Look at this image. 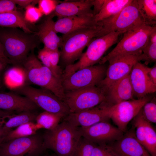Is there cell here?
<instances>
[{
	"mask_svg": "<svg viewBox=\"0 0 156 156\" xmlns=\"http://www.w3.org/2000/svg\"><path fill=\"white\" fill-rule=\"evenodd\" d=\"M0 42L10 64L23 67L29 54L41 42L35 32H26L18 28L0 27Z\"/></svg>",
	"mask_w": 156,
	"mask_h": 156,
	"instance_id": "1",
	"label": "cell"
},
{
	"mask_svg": "<svg viewBox=\"0 0 156 156\" xmlns=\"http://www.w3.org/2000/svg\"><path fill=\"white\" fill-rule=\"evenodd\" d=\"M81 137L79 127L64 120L44 134L43 145L57 156H73Z\"/></svg>",
	"mask_w": 156,
	"mask_h": 156,
	"instance_id": "2",
	"label": "cell"
},
{
	"mask_svg": "<svg viewBox=\"0 0 156 156\" xmlns=\"http://www.w3.org/2000/svg\"><path fill=\"white\" fill-rule=\"evenodd\" d=\"M155 29L156 26L142 23L128 30L123 33V37L115 48L102 58L99 64H105L109 60L120 56L141 54L148 42L149 35Z\"/></svg>",
	"mask_w": 156,
	"mask_h": 156,
	"instance_id": "3",
	"label": "cell"
},
{
	"mask_svg": "<svg viewBox=\"0 0 156 156\" xmlns=\"http://www.w3.org/2000/svg\"><path fill=\"white\" fill-rule=\"evenodd\" d=\"M23 67L26 75V84H34L48 90L63 101L64 91L62 81L42 64L33 52L29 54Z\"/></svg>",
	"mask_w": 156,
	"mask_h": 156,
	"instance_id": "4",
	"label": "cell"
},
{
	"mask_svg": "<svg viewBox=\"0 0 156 156\" xmlns=\"http://www.w3.org/2000/svg\"><path fill=\"white\" fill-rule=\"evenodd\" d=\"M123 33L121 31H113L93 39L79 61L75 64L66 66L63 71L62 78L83 68L99 63L108 49L118 42L119 36Z\"/></svg>",
	"mask_w": 156,
	"mask_h": 156,
	"instance_id": "5",
	"label": "cell"
},
{
	"mask_svg": "<svg viewBox=\"0 0 156 156\" xmlns=\"http://www.w3.org/2000/svg\"><path fill=\"white\" fill-rule=\"evenodd\" d=\"M101 28L100 25L95 27L80 29L62 35L60 56L62 62L66 66L74 64L75 61L79 59L84 49L93 39L96 38Z\"/></svg>",
	"mask_w": 156,
	"mask_h": 156,
	"instance_id": "6",
	"label": "cell"
},
{
	"mask_svg": "<svg viewBox=\"0 0 156 156\" xmlns=\"http://www.w3.org/2000/svg\"><path fill=\"white\" fill-rule=\"evenodd\" d=\"M11 90L30 99L39 108L62 118L70 113L66 104L50 91L42 88H36L25 84Z\"/></svg>",
	"mask_w": 156,
	"mask_h": 156,
	"instance_id": "7",
	"label": "cell"
},
{
	"mask_svg": "<svg viewBox=\"0 0 156 156\" xmlns=\"http://www.w3.org/2000/svg\"><path fill=\"white\" fill-rule=\"evenodd\" d=\"M98 22L102 28L96 38L113 31L124 33L136 25L144 23L139 11L137 0H132L117 14Z\"/></svg>",
	"mask_w": 156,
	"mask_h": 156,
	"instance_id": "8",
	"label": "cell"
},
{
	"mask_svg": "<svg viewBox=\"0 0 156 156\" xmlns=\"http://www.w3.org/2000/svg\"><path fill=\"white\" fill-rule=\"evenodd\" d=\"M105 93L97 86H90L64 92L63 101L70 113L94 107L105 100Z\"/></svg>",
	"mask_w": 156,
	"mask_h": 156,
	"instance_id": "9",
	"label": "cell"
},
{
	"mask_svg": "<svg viewBox=\"0 0 156 156\" xmlns=\"http://www.w3.org/2000/svg\"><path fill=\"white\" fill-rule=\"evenodd\" d=\"M45 150L43 136L36 133L3 142L0 156H41Z\"/></svg>",
	"mask_w": 156,
	"mask_h": 156,
	"instance_id": "10",
	"label": "cell"
},
{
	"mask_svg": "<svg viewBox=\"0 0 156 156\" xmlns=\"http://www.w3.org/2000/svg\"><path fill=\"white\" fill-rule=\"evenodd\" d=\"M107 68L105 64L88 66L63 78L62 84L64 92L97 86L105 77Z\"/></svg>",
	"mask_w": 156,
	"mask_h": 156,
	"instance_id": "11",
	"label": "cell"
},
{
	"mask_svg": "<svg viewBox=\"0 0 156 156\" xmlns=\"http://www.w3.org/2000/svg\"><path fill=\"white\" fill-rule=\"evenodd\" d=\"M153 97L149 94L140 99L122 102L110 106V119L119 129L125 132L129 122L137 115L145 104Z\"/></svg>",
	"mask_w": 156,
	"mask_h": 156,
	"instance_id": "12",
	"label": "cell"
},
{
	"mask_svg": "<svg viewBox=\"0 0 156 156\" xmlns=\"http://www.w3.org/2000/svg\"><path fill=\"white\" fill-rule=\"evenodd\" d=\"M140 55H125L109 60L105 77L97 86L105 94L113 83L130 74L135 64L140 61Z\"/></svg>",
	"mask_w": 156,
	"mask_h": 156,
	"instance_id": "13",
	"label": "cell"
},
{
	"mask_svg": "<svg viewBox=\"0 0 156 156\" xmlns=\"http://www.w3.org/2000/svg\"><path fill=\"white\" fill-rule=\"evenodd\" d=\"M82 136L96 145L110 144L121 138L124 133L109 121L99 122L87 127H79Z\"/></svg>",
	"mask_w": 156,
	"mask_h": 156,
	"instance_id": "14",
	"label": "cell"
},
{
	"mask_svg": "<svg viewBox=\"0 0 156 156\" xmlns=\"http://www.w3.org/2000/svg\"><path fill=\"white\" fill-rule=\"evenodd\" d=\"M110 116L109 107L103 102L92 108L70 113L64 118V120L77 127H87L100 122L109 121Z\"/></svg>",
	"mask_w": 156,
	"mask_h": 156,
	"instance_id": "15",
	"label": "cell"
},
{
	"mask_svg": "<svg viewBox=\"0 0 156 156\" xmlns=\"http://www.w3.org/2000/svg\"><path fill=\"white\" fill-rule=\"evenodd\" d=\"M108 145L115 156H152L136 139L133 129L126 131L119 139Z\"/></svg>",
	"mask_w": 156,
	"mask_h": 156,
	"instance_id": "16",
	"label": "cell"
},
{
	"mask_svg": "<svg viewBox=\"0 0 156 156\" xmlns=\"http://www.w3.org/2000/svg\"><path fill=\"white\" fill-rule=\"evenodd\" d=\"M145 65L138 62L133 66L129 78L134 96L139 99L156 92V85L149 77Z\"/></svg>",
	"mask_w": 156,
	"mask_h": 156,
	"instance_id": "17",
	"label": "cell"
},
{
	"mask_svg": "<svg viewBox=\"0 0 156 156\" xmlns=\"http://www.w3.org/2000/svg\"><path fill=\"white\" fill-rule=\"evenodd\" d=\"M100 25L93 16H74L57 19L54 22V28L57 33L66 35L83 29L95 27Z\"/></svg>",
	"mask_w": 156,
	"mask_h": 156,
	"instance_id": "18",
	"label": "cell"
},
{
	"mask_svg": "<svg viewBox=\"0 0 156 156\" xmlns=\"http://www.w3.org/2000/svg\"><path fill=\"white\" fill-rule=\"evenodd\" d=\"M39 107L28 98L14 92H0V109L18 114L35 112Z\"/></svg>",
	"mask_w": 156,
	"mask_h": 156,
	"instance_id": "19",
	"label": "cell"
},
{
	"mask_svg": "<svg viewBox=\"0 0 156 156\" xmlns=\"http://www.w3.org/2000/svg\"><path fill=\"white\" fill-rule=\"evenodd\" d=\"M129 74L114 82L107 89L105 92V100L104 102L108 105L111 106L133 99L134 94Z\"/></svg>",
	"mask_w": 156,
	"mask_h": 156,
	"instance_id": "20",
	"label": "cell"
},
{
	"mask_svg": "<svg viewBox=\"0 0 156 156\" xmlns=\"http://www.w3.org/2000/svg\"><path fill=\"white\" fill-rule=\"evenodd\" d=\"M92 0L60 1L51 14L58 19L74 16H93Z\"/></svg>",
	"mask_w": 156,
	"mask_h": 156,
	"instance_id": "21",
	"label": "cell"
},
{
	"mask_svg": "<svg viewBox=\"0 0 156 156\" xmlns=\"http://www.w3.org/2000/svg\"><path fill=\"white\" fill-rule=\"evenodd\" d=\"M53 17L51 14L49 15L38 27L37 31L35 32L40 42L44 44V47L50 51L58 50L59 48H61L63 44L62 37H59L54 30Z\"/></svg>",
	"mask_w": 156,
	"mask_h": 156,
	"instance_id": "22",
	"label": "cell"
},
{
	"mask_svg": "<svg viewBox=\"0 0 156 156\" xmlns=\"http://www.w3.org/2000/svg\"><path fill=\"white\" fill-rule=\"evenodd\" d=\"M30 23L25 19L24 15L17 10L0 13V27H5L18 28L24 31L33 33Z\"/></svg>",
	"mask_w": 156,
	"mask_h": 156,
	"instance_id": "23",
	"label": "cell"
},
{
	"mask_svg": "<svg viewBox=\"0 0 156 156\" xmlns=\"http://www.w3.org/2000/svg\"><path fill=\"white\" fill-rule=\"evenodd\" d=\"M132 0H105L99 12L94 16L97 22L107 19L119 13Z\"/></svg>",
	"mask_w": 156,
	"mask_h": 156,
	"instance_id": "24",
	"label": "cell"
},
{
	"mask_svg": "<svg viewBox=\"0 0 156 156\" xmlns=\"http://www.w3.org/2000/svg\"><path fill=\"white\" fill-rule=\"evenodd\" d=\"M3 80L10 90L24 85L26 84V77L23 68L15 66L9 69L4 74Z\"/></svg>",
	"mask_w": 156,
	"mask_h": 156,
	"instance_id": "25",
	"label": "cell"
},
{
	"mask_svg": "<svg viewBox=\"0 0 156 156\" xmlns=\"http://www.w3.org/2000/svg\"><path fill=\"white\" fill-rule=\"evenodd\" d=\"M138 9L144 24L153 27L156 24V0H137Z\"/></svg>",
	"mask_w": 156,
	"mask_h": 156,
	"instance_id": "26",
	"label": "cell"
},
{
	"mask_svg": "<svg viewBox=\"0 0 156 156\" xmlns=\"http://www.w3.org/2000/svg\"><path fill=\"white\" fill-rule=\"evenodd\" d=\"M38 114L35 112L26 111L15 114L9 118L3 125L4 131L8 133L14 128L24 124L34 122Z\"/></svg>",
	"mask_w": 156,
	"mask_h": 156,
	"instance_id": "27",
	"label": "cell"
},
{
	"mask_svg": "<svg viewBox=\"0 0 156 156\" xmlns=\"http://www.w3.org/2000/svg\"><path fill=\"white\" fill-rule=\"evenodd\" d=\"M33 124V122L26 123L17 127L15 129L11 130L6 135L3 142L36 133V129Z\"/></svg>",
	"mask_w": 156,
	"mask_h": 156,
	"instance_id": "28",
	"label": "cell"
},
{
	"mask_svg": "<svg viewBox=\"0 0 156 156\" xmlns=\"http://www.w3.org/2000/svg\"><path fill=\"white\" fill-rule=\"evenodd\" d=\"M144 147L152 156H156V132L151 123L145 119Z\"/></svg>",
	"mask_w": 156,
	"mask_h": 156,
	"instance_id": "29",
	"label": "cell"
},
{
	"mask_svg": "<svg viewBox=\"0 0 156 156\" xmlns=\"http://www.w3.org/2000/svg\"><path fill=\"white\" fill-rule=\"evenodd\" d=\"M62 118L58 116L44 111L38 114L36 121L39 125L49 130L56 126Z\"/></svg>",
	"mask_w": 156,
	"mask_h": 156,
	"instance_id": "30",
	"label": "cell"
},
{
	"mask_svg": "<svg viewBox=\"0 0 156 156\" xmlns=\"http://www.w3.org/2000/svg\"><path fill=\"white\" fill-rule=\"evenodd\" d=\"M133 119V125L135 129L134 131L135 137L144 147L145 135V119L141 109Z\"/></svg>",
	"mask_w": 156,
	"mask_h": 156,
	"instance_id": "31",
	"label": "cell"
},
{
	"mask_svg": "<svg viewBox=\"0 0 156 156\" xmlns=\"http://www.w3.org/2000/svg\"><path fill=\"white\" fill-rule=\"evenodd\" d=\"M96 145L82 136L73 156H91L93 149Z\"/></svg>",
	"mask_w": 156,
	"mask_h": 156,
	"instance_id": "32",
	"label": "cell"
},
{
	"mask_svg": "<svg viewBox=\"0 0 156 156\" xmlns=\"http://www.w3.org/2000/svg\"><path fill=\"white\" fill-rule=\"evenodd\" d=\"M141 110L146 120L151 123H156V99L155 97L145 104Z\"/></svg>",
	"mask_w": 156,
	"mask_h": 156,
	"instance_id": "33",
	"label": "cell"
},
{
	"mask_svg": "<svg viewBox=\"0 0 156 156\" xmlns=\"http://www.w3.org/2000/svg\"><path fill=\"white\" fill-rule=\"evenodd\" d=\"M140 61L144 62V64L147 65L150 63L156 61V43L148 42L142 50L140 55Z\"/></svg>",
	"mask_w": 156,
	"mask_h": 156,
	"instance_id": "34",
	"label": "cell"
},
{
	"mask_svg": "<svg viewBox=\"0 0 156 156\" xmlns=\"http://www.w3.org/2000/svg\"><path fill=\"white\" fill-rule=\"evenodd\" d=\"M60 54V51L58 50L50 51L49 60L52 72L56 77L62 81L63 71L58 65Z\"/></svg>",
	"mask_w": 156,
	"mask_h": 156,
	"instance_id": "35",
	"label": "cell"
},
{
	"mask_svg": "<svg viewBox=\"0 0 156 156\" xmlns=\"http://www.w3.org/2000/svg\"><path fill=\"white\" fill-rule=\"evenodd\" d=\"M25 11L24 14L25 20L30 23L37 22L43 14L38 8L34 5H30L25 8Z\"/></svg>",
	"mask_w": 156,
	"mask_h": 156,
	"instance_id": "36",
	"label": "cell"
},
{
	"mask_svg": "<svg viewBox=\"0 0 156 156\" xmlns=\"http://www.w3.org/2000/svg\"><path fill=\"white\" fill-rule=\"evenodd\" d=\"M60 1L55 0H40L38 8L43 15H49L54 11Z\"/></svg>",
	"mask_w": 156,
	"mask_h": 156,
	"instance_id": "37",
	"label": "cell"
},
{
	"mask_svg": "<svg viewBox=\"0 0 156 156\" xmlns=\"http://www.w3.org/2000/svg\"><path fill=\"white\" fill-rule=\"evenodd\" d=\"M91 156H115L108 145H96L94 148Z\"/></svg>",
	"mask_w": 156,
	"mask_h": 156,
	"instance_id": "38",
	"label": "cell"
},
{
	"mask_svg": "<svg viewBox=\"0 0 156 156\" xmlns=\"http://www.w3.org/2000/svg\"><path fill=\"white\" fill-rule=\"evenodd\" d=\"M16 4L13 0H0V13L17 10Z\"/></svg>",
	"mask_w": 156,
	"mask_h": 156,
	"instance_id": "39",
	"label": "cell"
},
{
	"mask_svg": "<svg viewBox=\"0 0 156 156\" xmlns=\"http://www.w3.org/2000/svg\"><path fill=\"white\" fill-rule=\"evenodd\" d=\"M49 53L50 51L44 47L39 51L38 58L43 65L47 67L51 71V68L49 60Z\"/></svg>",
	"mask_w": 156,
	"mask_h": 156,
	"instance_id": "40",
	"label": "cell"
},
{
	"mask_svg": "<svg viewBox=\"0 0 156 156\" xmlns=\"http://www.w3.org/2000/svg\"><path fill=\"white\" fill-rule=\"evenodd\" d=\"M105 0H92V5L93 8L92 13L94 16L98 14L101 10Z\"/></svg>",
	"mask_w": 156,
	"mask_h": 156,
	"instance_id": "41",
	"label": "cell"
},
{
	"mask_svg": "<svg viewBox=\"0 0 156 156\" xmlns=\"http://www.w3.org/2000/svg\"><path fill=\"white\" fill-rule=\"evenodd\" d=\"M145 69L147 74L152 82L156 85V64L151 67L145 65Z\"/></svg>",
	"mask_w": 156,
	"mask_h": 156,
	"instance_id": "42",
	"label": "cell"
},
{
	"mask_svg": "<svg viewBox=\"0 0 156 156\" xmlns=\"http://www.w3.org/2000/svg\"><path fill=\"white\" fill-rule=\"evenodd\" d=\"M16 4H17L20 6L25 8L30 5H34L38 3L39 0H13Z\"/></svg>",
	"mask_w": 156,
	"mask_h": 156,
	"instance_id": "43",
	"label": "cell"
},
{
	"mask_svg": "<svg viewBox=\"0 0 156 156\" xmlns=\"http://www.w3.org/2000/svg\"><path fill=\"white\" fill-rule=\"evenodd\" d=\"M4 47L0 42V60L5 64L7 65L10 64L9 60L4 55Z\"/></svg>",
	"mask_w": 156,
	"mask_h": 156,
	"instance_id": "44",
	"label": "cell"
},
{
	"mask_svg": "<svg viewBox=\"0 0 156 156\" xmlns=\"http://www.w3.org/2000/svg\"><path fill=\"white\" fill-rule=\"evenodd\" d=\"M16 114L12 112L7 111L0 109V120L6 118H9L12 115ZM1 122H0V124Z\"/></svg>",
	"mask_w": 156,
	"mask_h": 156,
	"instance_id": "45",
	"label": "cell"
},
{
	"mask_svg": "<svg viewBox=\"0 0 156 156\" xmlns=\"http://www.w3.org/2000/svg\"><path fill=\"white\" fill-rule=\"evenodd\" d=\"M148 42L152 43H156V29H154L149 35Z\"/></svg>",
	"mask_w": 156,
	"mask_h": 156,
	"instance_id": "46",
	"label": "cell"
},
{
	"mask_svg": "<svg viewBox=\"0 0 156 156\" xmlns=\"http://www.w3.org/2000/svg\"><path fill=\"white\" fill-rule=\"evenodd\" d=\"M8 133L3 129L2 125L1 124H0V146L2 142Z\"/></svg>",
	"mask_w": 156,
	"mask_h": 156,
	"instance_id": "47",
	"label": "cell"
},
{
	"mask_svg": "<svg viewBox=\"0 0 156 156\" xmlns=\"http://www.w3.org/2000/svg\"><path fill=\"white\" fill-rule=\"evenodd\" d=\"M7 65L4 64L0 60V73L5 68Z\"/></svg>",
	"mask_w": 156,
	"mask_h": 156,
	"instance_id": "48",
	"label": "cell"
},
{
	"mask_svg": "<svg viewBox=\"0 0 156 156\" xmlns=\"http://www.w3.org/2000/svg\"><path fill=\"white\" fill-rule=\"evenodd\" d=\"M3 80L0 75V90L3 86Z\"/></svg>",
	"mask_w": 156,
	"mask_h": 156,
	"instance_id": "49",
	"label": "cell"
},
{
	"mask_svg": "<svg viewBox=\"0 0 156 156\" xmlns=\"http://www.w3.org/2000/svg\"><path fill=\"white\" fill-rule=\"evenodd\" d=\"M44 156H57L56 155H45Z\"/></svg>",
	"mask_w": 156,
	"mask_h": 156,
	"instance_id": "50",
	"label": "cell"
}]
</instances>
